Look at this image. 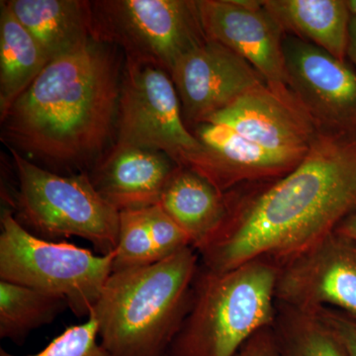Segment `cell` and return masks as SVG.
<instances>
[{
    "label": "cell",
    "instance_id": "cell-26",
    "mask_svg": "<svg viewBox=\"0 0 356 356\" xmlns=\"http://www.w3.org/2000/svg\"><path fill=\"white\" fill-rule=\"evenodd\" d=\"M236 356H277L273 327H266L250 337Z\"/></svg>",
    "mask_w": 356,
    "mask_h": 356
},
{
    "label": "cell",
    "instance_id": "cell-22",
    "mask_svg": "<svg viewBox=\"0 0 356 356\" xmlns=\"http://www.w3.org/2000/svg\"><path fill=\"white\" fill-rule=\"evenodd\" d=\"M159 261L145 209L120 212V226L112 273L139 268Z\"/></svg>",
    "mask_w": 356,
    "mask_h": 356
},
{
    "label": "cell",
    "instance_id": "cell-1",
    "mask_svg": "<svg viewBox=\"0 0 356 356\" xmlns=\"http://www.w3.org/2000/svg\"><path fill=\"white\" fill-rule=\"evenodd\" d=\"M227 192L228 214L197 250L216 273L254 259L287 264L336 231L356 208V140L320 133L284 177Z\"/></svg>",
    "mask_w": 356,
    "mask_h": 356
},
{
    "label": "cell",
    "instance_id": "cell-28",
    "mask_svg": "<svg viewBox=\"0 0 356 356\" xmlns=\"http://www.w3.org/2000/svg\"><path fill=\"white\" fill-rule=\"evenodd\" d=\"M348 60L356 70V17L353 16L350 21V39H348Z\"/></svg>",
    "mask_w": 356,
    "mask_h": 356
},
{
    "label": "cell",
    "instance_id": "cell-27",
    "mask_svg": "<svg viewBox=\"0 0 356 356\" xmlns=\"http://www.w3.org/2000/svg\"><path fill=\"white\" fill-rule=\"evenodd\" d=\"M336 232L356 243V208L348 216L344 218L337 227Z\"/></svg>",
    "mask_w": 356,
    "mask_h": 356
},
{
    "label": "cell",
    "instance_id": "cell-12",
    "mask_svg": "<svg viewBox=\"0 0 356 356\" xmlns=\"http://www.w3.org/2000/svg\"><path fill=\"white\" fill-rule=\"evenodd\" d=\"M197 6L208 39L245 58L269 86H288L286 34L261 1L197 0Z\"/></svg>",
    "mask_w": 356,
    "mask_h": 356
},
{
    "label": "cell",
    "instance_id": "cell-30",
    "mask_svg": "<svg viewBox=\"0 0 356 356\" xmlns=\"http://www.w3.org/2000/svg\"><path fill=\"white\" fill-rule=\"evenodd\" d=\"M166 356V355H165Z\"/></svg>",
    "mask_w": 356,
    "mask_h": 356
},
{
    "label": "cell",
    "instance_id": "cell-25",
    "mask_svg": "<svg viewBox=\"0 0 356 356\" xmlns=\"http://www.w3.org/2000/svg\"><path fill=\"white\" fill-rule=\"evenodd\" d=\"M316 313L331 327L343 346L346 356H356V321L350 316L334 309H321Z\"/></svg>",
    "mask_w": 356,
    "mask_h": 356
},
{
    "label": "cell",
    "instance_id": "cell-18",
    "mask_svg": "<svg viewBox=\"0 0 356 356\" xmlns=\"http://www.w3.org/2000/svg\"><path fill=\"white\" fill-rule=\"evenodd\" d=\"M264 8L285 34L348 60L351 15L346 0H264Z\"/></svg>",
    "mask_w": 356,
    "mask_h": 356
},
{
    "label": "cell",
    "instance_id": "cell-15",
    "mask_svg": "<svg viewBox=\"0 0 356 356\" xmlns=\"http://www.w3.org/2000/svg\"><path fill=\"white\" fill-rule=\"evenodd\" d=\"M177 166L161 152L113 145L88 175L96 191L122 212L159 204Z\"/></svg>",
    "mask_w": 356,
    "mask_h": 356
},
{
    "label": "cell",
    "instance_id": "cell-17",
    "mask_svg": "<svg viewBox=\"0 0 356 356\" xmlns=\"http://www.w3.org/2000/svg\"><path fill=\"white\" fill-rule=\"evenodd\" d=\"M191 238L196 250L221 228L228 214V198L200 175L177 166L159 203Z\"/></svg>",
    "mask_w": 356,
    "mask_h": 356
},
{
    "label": "cell",
    "instance_id": "cell-24",
    "mask_svg": "<svg viewBox=\"0 0 356 356\" xmlns=\"http://www.w3.org/2000/svg\"><path fill=\"white\" fill-rule=\"evenodd\" d=\"M145 212L159 261L177 254L185 248L192 247L191 238L165 212L161 204L146 208Z\"/></svg>",
    "mask_w": 356,
    "mask_h": 356
},
{
    "label": "cell",
    "instance_id": "cell-6",
    "mask_svg": "<svg viewBox=\"0 0 356 356\" xmlns=\"http://www.w3.org/2000/svg\"><path fill=\"white\" fill-rule=\"evenodd\" d=\"M0 280L62 297L77 318L90 317L113 267L114 252L95 254L67 242L32 235L2 212Z\"/></svg>",
    "mask_w": 356,
    "mask_h": 356
},
{
    "label": "cell",
    "instance_id": "cell-9",
    "mask_svg": "<svg viewBox=\"0 0 356 356\" xmlns=\"http://www.w3.org/2000/svg\"><path fill=\"white\" fill-rule=\"evenodd\" d=\"M284 56L288 86L318 132L356 140V70L353 65L287 34Z\"/></svg>",
    "mask_w": 356,
    "mask_h": 356
},
{
    "label": "cell",
    "instance_id": "cell-3",
    "mask_svg": "<svg viewBox=\"0 0 356 356\" xmlns=\"http://www.w3.org/2000/svg\"><path fill=\"white\" fill-rule=\"evenodd\" d=\"M200 257L185 248L149 266L112 273L91 313L112 356H165L191 310Z\"/></svg>",
    "mask_w": 356,
    "mask_h": 356
},
{
    "label": "cell",
    "instance_id": "cell-4",
    "mask_svg": "<svg viewBox=\"0 0 356 356\" xmlns=\"http://www.w3.org/2000/svg\"><path fill=\"white\" fill-rule=\"evenodd\" d=\"M278 271L264 259L222 273L200 262L191 310L166 356H236L250 337L273 327Z\"/></svg>",
    "mask_w": 356,
    "mask_h": 356
},
{
    "label": "cell",
    "instance_id": "cell-14",
    "mask_svg": "<svg viewBox=\"0 0 356 356\" xmlns=\"http://www.w3.org/2000/svg\"><path fill=\"white\" fill-rule=\"evenodd\" d=\"M191 131L202 149L184 168L198 173L222 193L284 177L306 156L266 149L221 124L201 123Z\"/></svg>",
    "mask_w": 356,
    "mask_h": 356
},
{
    "label": "cell",
    "instance_id": "cell-23",
    "mask_svg": "<svg viewBox=\"0 0 356 356\" xmlns=\"http://www.w3.org/2000/svg\"><path fill=\"white\" fill-rule=\"evenodd\" d=\"M0 356H112L103 348L98 337L95 318L89 317L83 324L67 327L44 350L31 355H15L3 348Z\"/></svg>",
    "mask_w": 356,
    "mask_h": 356
},
{
    "label": "cell",
    "instance_id": "cell-10",
    "mask_svg": "<svg viewBox=\"0 0 356 356\" xmlns=\"http://www.w3.org/2000/svg\"><path fill=\"white\" fill-rule=\"evenodd\" d=\"M275 298L302 311L334 309L356 321V243L334 231L281 266Z\"/></svg>",
    "mask_w": 356,
    "mask_h": 356
},
{
    "label": "cell",
    "instance_id": "cell-21",
    "mask_svg": "<svg viewBox=\"0 0 356 356\" xmlns=\"http://www.w3.org/2000/svg\"><path fill=\"white\" fill-rule=\"evenodd\" d=\"M273 332L277 356H346L336 334L316 313L276 302Z\"/></svg>",
    "mask_w": 356,
    "mask_h": 356
},
{
    "label": "cell",
    "instance_id": "cell-13",
    "mask_svg": "<svg viewBox=\"0 0 356 356\" xmlns=\"http://www.w3.org/2000/svg\"><path fill=\"white\" fill-rule=\"evenodd\" d=\"M204 123L221 124L274 152L307 154L317 139L315 122L289 86L264 83Z\"/></svg>",
    "mask_w": 356,
    "mask_h": 356
},
{
    "label": "cell",
    "instance_id": "cell-2",
    "mask_svg": "<svg viewBox=\"0 0 356 356\" xmlns=\"http://www.w3.org/2000/svg\"><path fill=\"white\" fill-rule=\"evenodd\" d=\"M117 49L90 38L48 63L1 120L10 149L53 172H88L117 124L123 74Z\"/></svg>",
    "mask_w": 356,
    "mask_h": 356
},
{
    "label": "cell",
    "instance_id": "cell-16",
    "mask_svg": "<svg viewBox=\"0 0 356 356\" xmlns=\"http://www.w3.org/2000/svg\"><path fill=\"white\" fill-rule=\"evenodd\" d=\"M4 3L30 33L49 63L92 38L90 1L6 0Z\"/></svg>",
    "mask_w": 356,
    "mask_h": 356
},
{
    "label": "cell",
    "instance_id": "cell-29",
    "mask_svg": "<svg viewBox=\"0 0 356 356\" xmlns=\"http://www.w3.org/2000/svg\"><path fill=\"white\" fill-rule=\"evenodd\" d=\"M348 8H350L351 15L356 17V0H346Z\"/></svg>",
    "mask_w": 356,
    "mask_h": 356
},
{
    "label": "cell",
    "instance_id": "cell-19",
    "mask_svg": "<svg viewBox=\"0 0 356 356\" xmlns=\"http://www.w3.org/2000/svg\"><path fill=\"white\" fill-rule=\"evenodd\" d=\"M30 33L0 3V119L48 64Z\"/></svg>",
    "mask_w": 356,
    "mask_h": 356
},
{
    "label": "cell",
    "instance_id": "cell-5",
    "mask_svg": "<svg viewBox=\"0 0 356 356\" xmlns=\"http://www.w3.org/2000/svg\"><path fill=\"white\" fill-rule=\"evenodd\" d=\"M17 189L14 217L32 235L64 242L76 236L92 243L99 254L115 252L120 212L99 193L88 172H53L10 149Z\"/></svg>",
    "mask_w": 356,
    "mask_h": 356
},
{
    "label": "cell",
    "instance_id": "cell-8",
    "mask_svg": "<svg viewBox=\"0 0 356 356\" xmlns=\"http://www.w3.org/2000/svg\"><path fill=\"white\" fill-rule=\"evenodd\" d=\"M115 146L161 152L178 166L202 149L185 123L172 76L156 65L126 60Z\"/></svg>",
    "mask_w": 356,
    "mask_h": 356
},
{
    "label": "cell",
    "instance_id": "cell-11",
    "mask_svg": "<svg viewBox=\"0 0 356 356\" xmlns=\"http://www.w3.org/2000/svg\"><path fill=\"white\" fill-rule=\"evenodd\" d=\"M170 76L185 123L193 128L266 83L245 58L210 39L180 58Z\"/></svg>",
    "mask_w": 356,
    "mask_h": 356
},
{
    "label": "cell",
    "instance_id": "cell-7",
    "mask_svg": "<svg viewBox=\"0 0 356 356\" xmlns=\"http://www.w3.org/2000/svg\"><path fill=\"white\" fill-rule=\"evenodd\" d=\"M90 9L93 39L122 49L126 60L168 74L208 39L197 0H96Z\"/></svg>",
    "mask_w": 356,
    "mask_h": 356
},
{
    "label": "cell",
    "instance_id": "cell-20",
    "mask_svg": "<svg viewBox=\"0 0 356 356\" xmlns=\"http://www.w3.org/2000/svg\"><path fill=\"white\" fill-rule=\"evenodd\" d=\"M69 309L62 297L0 280V337L22 344L35 330Z\"/></svg>",
    "mask_w": 356,
    "mask_h": 356
}]
</instances>
